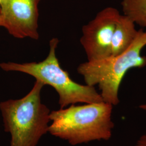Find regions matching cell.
Masks as SVG:
<instances>
[{"instance_id": "6da1fadb", "label": "cell", "mask_w": 146, "mask_h": 146, "mask_svg": "<svg viewBox=\"0 0 146 146\" xmlns=\"http://www.w3.org/2000/svg\"><path fill=\"white\" fill-rule=\"evenodd\" d=\"M113 106L104 102L84 104L53 110L48 132L75 146L94 141H108L114 128Z\"/></svg>"}, {"instance_id": "7a4b0ae2", "label": "cell", "mask_w": 146, "mask_h": 146, "mask_svg": "<svg viewBox=\"0 0 146 146\" xmlns=\"http://www.w3.org/2000/svg\"><path fill=\"white\" fill-rule=\"evenodd\" d=\"M44 86L36 80L31 91L22 98L0 103L5 131L11 134L10 146H37L48 132L51 111L41 101Z\"/></svg>"}, {"instance_id": "3957f363", "label": "cell", "mask_w": 146, "mask_h": 146, "mask_svg": "<svg viewBox=\"0 0 146 146\" xmlns=\"http://www.w3.org/2000/svg\"><path fill=\"white\" fill-rule=\"evenodd\" d=\"M59 42L56 37L50 40L48 56L41 62H2L0 63V68L5 72L26 74L41 81L44 86L52 87L58 95L60 108L78 103L103 102L101 95L95 87L74 81L68 72L61 67L56 53Z\"/></svg>"}, {"instance_id": "277c9868", "label": "cell", "mask_w": 146, "mask_h": 146, "mask_svg": "<svg viewBox=\"0 0 146 146\" xmlns=\"http://www.w3.org/2000/svg\"><path fill=\"white\" fill-rule=\"evenodd\" d=\"M146 46V31L140 29L134 42L125 52L82 63L78 67V72L86 84L98 86L103 101L114 107L120 103L119 90L125 74L131 69L146 66V57L142 55Z\"/></svg>"}, {"instance_id": "5b68a950", "label": "cell", "mask_w": 146, "mask_h": 146, "mask_svg": "<svg viewBox=\"0 0 146 146\" xmlns=\"http://www.w3.org/2000/svg\"><path fill=\"white\" fill-rule=\"evenodd\" d=\"M121 14L116 8L108 7L83 26L80 43L87 61L99 60L111 55L113 35Z\"/></svg>"}, {"instance_id": "8992f818", "label": "cell", "mask_w": 146, "mask_h": 146, "mask_svg": "<svg viewBox=\"0 0 146 146\" xmlns=\"http://www.w3.org/2000/svg\"><path fill=\"white\" fill-rule=\"evenodd\" d=\"M41 0H1L2 27L12 36L36 40L38 33V5Z\"/></svg>"}, {"instance_id": "52a82bcc", "label": "cell", "mask_w": 146, "mask_h": 146, "mask_svg": "<svg viewBox=\"0 0 146 146\" xmlns=\"http://www.w3.org/2000/svg\"><path fill=\"white\" fill-rule=\"evenodd\" d=\"M134 22L127 16L121 14L113 33L111 55H116L125 52L135 40L139 33Z\"/></svg>"}, {"instance_id": "ba28073f", "label": "cell", "mask_w": 146, "mask_h": 146, "mask_svg": "<svg viewBox=\"0 0 146 146\" xmlns=\"http://www.w3.org/2000/svg\"><path fill=\"white\" fill-rule=\"evenodd\" d=\"M121 6L123 14L136 25L146 28V0H122Z\"/></svg>"}, {"instance_id": "9c48e42d", "label": "cell", "mask_w": 146, "mask_h": 146, "mask_svg": "<svg viewBox=\"0 0 146 146\" xmlns=\"http://www.w3.org/2000/svg\"><path fill=\"white\" fill-rule=\"evenodd\" d=\"M135 146H146V132L139 137L136 142Z\"/></svg>"}, {"instance_id": "30bf717a", "label": "cell", "mask_w": 146, "mask_h": 146, "mask_svg": "<svg viewBox=\"0 0 146 146\" xmlns=\"http://www.w3.org/2000/svg\"><path fill=\"white\" fill-rule=\"evenodd\" d=\"M139 108L146 112V103L142 104L139 106Z\"/></svg>"}, {"instance_id": "8fae6325", "label": "cell", "mask_w": 146, "mask_h": 146, "mask_svg": "<svg viewBox=\"0 0 146 146\" xmlns=\"http://www.w3.org/2000/svg\"><path fill=\"white\" fill-rule=\"evenodd\" d=\"M0 27H2V19L1 17V16H0Z\"/></svg>"}, {"instance_id": "7c38bea8", "label": "cell", "mask_w": 146, "mask_h": 146, "mask_svg": "<svg viewBox=\"0 0 146 146\" xmlns=\"http://www.w3.org/2000/svg\"><path fill=\"white\" fill-rule=\"evenodd\" d=\"M1 0H0V4H1Z\"/></svg>"}]
</instances>
